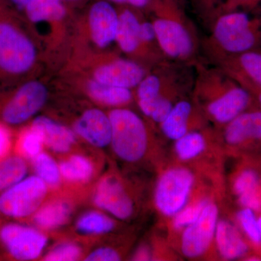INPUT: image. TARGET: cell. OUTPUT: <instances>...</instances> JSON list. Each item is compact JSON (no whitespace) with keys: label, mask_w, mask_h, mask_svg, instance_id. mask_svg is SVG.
<instances>
[{"label":"cell","mask_w":261,"mask_h":261,"mask_svg":"<svg viewBox=\"0 0 261 261\" xmlns=\"http://www.w3.org/2000/svg\"><path fill=\"white\" fill-rule=\"evenodd\" d=\"M0 0V81L9 83L32 69L37 49L31 38Z\"/></svg>","instance_id":"cell-1"},{"label":"cell","mask_w":261,"mask_h":261,"mask_svg":"<svg viewBox=\"0 0 261 261\" xmlns=\"http://www.w3.org/2000/svg\"><path fill=\"white\" fill-rule=\"evenodd\" d=\"M251 100V94L246 89L228 83L222 93L208 103L207 111L218 123L227 124L233 118L245 112Z\"/></svg>","instance_id":"cell-10"},{"label":"cell","mask_w":261,"mask_h":261,"mask_svg":"<svg viewBox=\"0 0 261 261\" xmlns=\"http://www.w3.org/2000/svg\"><path fill=\"white\" fill-rule=\"evenodd\" d=\"M210 202L207 199L194 202L192 205L185 206L177 214L173 216V226L176 230H181L190 226L198 219L204 207Z\"/></svg>","instance_id":"cell-31"},{"label":"cell","mask_w":261,"mask_h":261,"mask_svg":"<svg viewBox=\"0 0 261 261\" xmlns=\"http://www.w3.org/2000/svg\"><path fill=\"white\" fill-rule=\"evenodd\" d=\"M238 55L233 62V75L253 94L261 88V53L249 50Z\"/></svg>","instance_id":"cell-17"},{"label":"cell","mask_w":261,"mask_h":261,"mask_svg":"<svg viewBox=\"0 0 261 261\" xmlns=\"http://www.w3.org/2000/svg\"><path fill=\"white\" fill-rule=\"evenodd\" d=\"M109 2L118 3V4H128L135 8H145L150 3V0H108Z\"/></svg>","instance_id":"cell-41"},{"label":"cell","mask_w":261,"mask_h":261,"mask_svg":"<svg viewBox=\"0 0 261 261\" xmlns=\"http://www.w3.org/2000/svg\"><path fill=\"white\" fill-rule=\"evenodd\" d=\"M161 82L156 75L144 77L138 84L137 96L139 101H149L159 97L161 92Z\"/></svg>","instance_id":"cell-34"},{"label":"cell","mask_w":261,"mask_h":261,"mask_svg":"<svg viewBox=\"0 0 261 261\" xmlns=\"http://www.w3.org/2000/svg\"><path fill=\"white\" fill-rule=\"evenodd\" d=\"M238 202L243 207L257 212L261 210V188L239 196Z\"/></svg>","instance_id":"cell-36"},{"label":"cell","mask_w":261,"mask_h":261,"mask_svg":"<svg viewBox=\"0 0 261 261\" xmlns=\"http://www.w3.org/2000/svg\"><path fill=\"white\" fill-rule=\"evenodd\" d=\"M61 176L73 182L88 181L93 174V166L82 155H73L60 165Z\"/></svg>","instance_id":"cell-25"},{"label":"cell","mask_w":261,"mask_h":261,"mask_svg":"<svg viewBox=\"0 0 261 261\" xmlns=\"http://www.w3.org/2000/svg\"><path fill=\"white\" fill-rule=\"evenodd\" d=\"M44 145L42 135L34 126L25 130L19 140V150L28 159H34L42 152Z\"/></svg>","instance_id":"cell-30"},{"label":"cell","mask_w":261,"mask_h":261,"mask_svg":"<svg viewBox=\"0 0 261 261\" xmlns=\"http://www.w3.org/2000/svg\"><path fill=\"white\" fill-rule=\"evenodd\" d=\"M81 249L73 244H65L56 247L45 256L47 261H71L80 257Z\"/></svg>","instance_id":"cell-35"},{"label":"cell","mask_w":261,"mask_h":261,"mask_svg":"<svg viewBox=\"0 0 261 261\" xmlns=\"http://www.w3.org/2000/svg\"><path fill=\"white\" fill-rule=\"evenodd\" d=\"M121 260L119 254L110 247H102L89 254L87 261H116Z\"/></svg>","instance_id":"cell-38"},{"label":"cell","mask_w":261,"mask_h":261,"mask_svg":"<svg viewBox=\"0 0 261 261\" xmlns=\"http://www.w3.org/2000/svg\"><path fill=\"white\" fill-rule=\"evenodd\" d=\"M140 23L129 10H124L119 14L116 41L120 48L126 53L137 50L141 42Z\"/></svg>","instance_id":"cell-19"},{"label":"cell","mask_w":261,"mask_h":261,"mask_svg":"<svg viewBox=\"0 0 261 261\" xmlns=\"http://www.w3.org/2000/svg\"><path fill=\"white\" fill-rule=\"evenodd\" d=\"M246 260H250V261H252V260L257 261V260H261V258H260V257H259L257 256H251V257H249L248 259H246Z\"/></svg>","instance_id":"cell-46"},{"label":"cell","mask_w":261,"mask_h":261,"mask_svg":"<svg viewBox=\"0 0 261 261\" xmlns=\"http://www.w3.org/2000/svg\"><path fill=\"white\" fill-rule=\"evenodd\" d=\"M87 88L91 97L108 106H123L129 102L132 97L129 89L99 83L94 80L89 82Z\"/></svg>","instance_id":"cell-23"},{"label":"cell","mask_w":261,"mask_h":261,"mask_svg":"<svg viewBox=\"0 0 261 261\" xmlns=\"http://www.w3.org/2000/svg\"><path fill=\"white\" fill-rule=\"evenodd\" d=\"M47 192V184L39 176L23 178L0 196V211L10 217H27L37 212Z\"/></svg>","instance_id":"cell-5"},{"label":"cell","mask_w":261,"mask_h":261,"mask_svg":"<svg viewBox=\"0 0 261 261\" xmlns=\"http://www.w3.org/2000/svg\"><path fill=\"white\" fill-rule=\"evenodd\" d=\"M94 202L117 219H128L133 214V202L123 184L114 176L101 180L94 193Z\"/></svg>","instance_id":"cell-9"},{"label":"cell","mask_w":261,"mask_h":261,"mask_svg":"<svg viewBox=\"0 0 261 261\" xmlns=\"http://www.w3.org/2000/svg\"><path fill=\"white\" fill-rule=\"evenodd\" d=\"M219 1L220 0H200V3L204 8L210 9V8H214L215 5L219 3Z\"/></svg>","instance_id":"cell-44"},{"label":"cell","mask_w":261,"mask_h":261,"mask_svg":"<svg viewBox=\"0 0 261 261\" xmlns=\"http://www.w3.org/2000/svg\"><path fill=\"white\" fill-rule=\"evenodd\" d=\"M228 145L240 147L261 142V111L244 112L226 124L224 134Z\"/></svg>","instance_id":"cell-15"},{"label":"cell","mask_w":261,"mask_h":261,"mask_svg":"<svg viewBox=\"0 0 261 261\" xmlns=\"http://www.w3.org/2000/svg\"><path fill=\"white\" fill-rule=\"evenodd\" d=\"M261 5V0H226L222 5V10L226 12L236 11L239 9L252 10Z\"/></svg>","instance_id":"cell-37"},{"label":"cell","mask_w":261,"mask_h":261,"mask_svg":"<svg viewBox=\"0 0 261 261\" xmlns=\"http://www.w3.org/2000/svg\"><path fill=\"white\" fill-rule=\"evenodd\" d=\"M238 220L242 229L255 246H261V234L257 226L255 211L243 207L239 211Z\"/></svg>","instance_id":"cell-33"},{"label":"cell","mask_w":261,"mask_h":261,"mask_svg":"<svg viewBox=\"0 0 261 261\" xmlns=\"http://www.w3.org/2000/svg\"><path fill=\"white\" fill-rule=\"evenodd\" d=\"M257 226H258L259 231H260V233L261 234V215L259 216L257 219Z\"/></svg>","instance_id":"cell-47"},{"label":"cell","mask_w":261,"mask_h":261,"mask_svg":"<svg viewBox=\"0 0 261 261\" xmlns=\"http://www.w3.org/2000/svg\"><path fill=\"white\" fill-rule=\"evenodd\" d=\"M259 188H261L260 175L252 168L240 171L233 182V192L238 197Z\"/></svg>","instance_id":"cell-32"},{"label":"cell","mask_w":261,"mask_h":261,"mask_svg":"<svg viewBox=\"0 0 261 261\" xmlns=\"http://www.w3.org/2000/svg\"><path fill=\"white\" fill-rule=\"evenodd\" d=\"M139 106L144 114L159 123L167 118L173 107L169 99L161 95L151 100L140 101Z\"/></svg>","instance_id":"cell-29"},{"label":"cell","mask_w":261,"mask_h":261,"mask_svg":"<svg viewBox=\"0 0 261 261\" xmlns=\"http://www.w3.org/2000/svg\"><path fill=\"white\" fill-rule=\"evenodd\" d=\"M192 111V105L187 101H180L173 106L167 118L161 123L164 135L176 141L186 135Z\"/></svg>","instance_id":"cell-20"},{"label":"cell","mask_w":261,"mask_h":261,"mask_svg":"<svg viewBox=\"0 0 261 261\" xmlns=\"http://www.w3.org/2000/svg\"><path fill=\"white\" fill-rule=\"evenodd\" d=\"M254 94H255L257 99V102H258L259 106H260L261 111V88L257 89L256 92H254Z\"/></svg>","instance_id":"cell-45"},{"label":"cell","mask_w":261,"mask_h":261,"mask_svg":"<svg viewBox=\"0 0 261 261\" xmlns=\"http://www.w3.org/2000/svg\"><path fill=\"white\" fill-rule=\"evenodd\" d=\"M214 35L228 53L238 55L251 50L261 41V13L251 18L245 12H226L216 22Z\"/></svg>","instance_id":"cell-3"},{"label":"cell","mask_w":261,"mask_h":261,"mask_svg":"<svg viewBox=\"0 0 261 261\" xmlns=\"http://www.w3.org/2000/svg\"><path fill=\"white\" fill-rule=\"evenodd\" d=\"M23 10L29 20L35 23L57 21L65 15L61 0H29Z\"/></svg>","instance_id":"cell-21"},{"label":"cell","mask_w":261,"mask_h":261,"mask_svg":"<svg viewBox=\"0 0 261 261\" xmlns=\"http://www.w3.org/2000/svg\"><path fill=\"white\" fill-rule=\"evenodd\" d=\"M27 173L25 161L11 157L0 162V191H5L23 180Z\"/></svg>","instance_id":"cell-26"},{"label":"cell","mask_w":261,"mask_h":261,"mask_svg":"<svg viewBox=\"0 0 261 261\" xmlns=\"http://www.w3.org/2000/svg\"><path fill=\"white\" fill-rule=\"evenodd\" d=\"M119 14L111 3L99 1L89 10V23L91 37L99 47H108L116 41Z\"/></svg>","instance_id":"cell-12"},{"label":"cell","mask_w":261,"mask_h":261,"mask_svg":"<svg viewBox=\"0 0 261 261\" xmlns=\"http://www.w3.org/2000/svg\"><path fill=\"white\" fill-rule=\"evenodd\" d=\"M109 118L112 127L111 144L116 155L126 162L142 159L148 145L147 132L142 120L125 108L113 110Z\"/></svg>","instance_id":"cell-2"},{"label":"cell","mask_w":261,"mask_h":261,"mask_svg":"<svg viewBox=\"0 0 261 261\" xmlns=\"http://www.w3.org/2000/svg\"><path fill=\"white\" fill-rule=\"evenodd\" d=\"M206 148L204 136L199 132H187L175 141V153L180 161H189L200 156Z\"/></svg>","instance_id":"cell-24"},{"label":"cell","mask_w":261,"mask_h":261,"mask_svg":"<svg viewBox=\"0 0 261 261\" xmlns=\"http://www.w3.org/2000/svg\"><path fill=\"white\" fill-rule=\"evenodd\" d=\"M140 36L141 42H149L156 38L154 24L149 22L140 23Z\"/></svg>","instance_id":"cell-40"},{"label":"cell","mask_w":261,"mask_h":261,"mask_svg":"<svg viewBox=\"0 0 261 261\" xmlns=\"http://www.w3.org/2000/svg\"><path fill=\"white\" fill-rule=\"evenodd\" d=\"M75 132L91 145L98 147L111 144L112 127L109 116L98 109L84 112L75 124Z\"/></svg>","instance_id":"cell-14"},{"label":"cell","mask_w":261,"mask_h":261,"mask_svg":"<svg viewBox=\"0 0 261 261\" xmlns=\"http://www.w3.org/2000/svg\"><path fill=\"white\" fill-rule=\"evenodd\" d=\"M37 176L50 187H57L61 181V170L56 161L47 154H38L33 159Z\"/></svg>","instance_id":"cell-28"},{"label":"cell","mask_w":261,"mask_h":261,"mask_svg":"<svg viewBox=\"0 0 261 261\" xmlns=\"http://www.w3.org/2000/svg\"><path fill=\"white\" fill-rule=\"evenodd\" d=\"M219 214L216 204L209 202L198 219L184 228L181 250L185 257L197 258L207 251L215 238Z\"/></svg>","instance_id":"cell-7"},{"label":"cell","mask_w":261,"mask_h":261,"mask_svg":"<svg viewBox=\"0 0 261 261\" xmlns=\"http://www.w3.org/2000/svg\"><path fill=\"white\" fill-rule=\"evenodd\" d=\"M99 83L130 89L140 83L145 77L143 68L135 62L116 60L101 65L94 73Z\"/></svg>","instance_id":"cell-13"},{"label":"cell","mask_w":261,"mask_h":261,"mask_svg":"<svg viewBox=\"0 0 261 261\" xmlns=\"http://www.w3.org/2000/svg\"><path fill=\"white\" fill-rule=\"evenodd\" d=\"M216 246L225 260H235L245 256L248 245L234 225L226 220H219L215 233Z\"/></svg>","instance_id":"cell-16"},{"label":"cell","mask_w":261,"mask_h":261,"mask_svg":"<svg viewBox=\"0 0 261 261\" xmlns=\"http://www.w3.org/2000/svg\"><path fill=\"white\" fill-rule=\"evenodd\" d=\"M134 260H151L150 250L147 247H141L136 252Z\"/></svg>","instance_id":"cell-42"},{"label":"cell","mask_w":261,"mask_h":261,"mask_svg":"<svg viewBox=\"0 0 261 261\" xmlns=\"http://www.w3.org/2000/svg\"><path fill=\"white\" fill-rule=\"evenodd\" d=\"M32 126L39 130L44 144L55 152H68L74 143L75 136L71 130L47 117H38Z\"/></svg>","instance_id":"cell-18"},{"label":"cell","mask_w":261,"mask_h":261,"mask_svg":"<svg viewBox=\"0 0 261 261\" xmlns=\"http://www.w3.org/2000/svg\"><path fill=\"white\" fill-rule=\"evenodd\" d=\"M70 207L63 201H56L38 209L34 222L39 227L54 229L65 224L69 219Z\"/></svg>","instance_id":"cell-22"},{"label":"cell","mask_w":261,"mask_h":261,"mask_svg":"<svg viewBox=\"0 0 261 261\" xmlns=\"http://www.w3.org/2000/svg\"><path fill=\"white\" fill-rule=\"evenodd\" d=\"M195 184V176L188 168L174 167L160 176L154 190V204L159 212L173 217L187 205Z\"/></svg>","instance_id":"cell-4"},{"label":"cell","mask_w":261,"mask_h":261,"mask_svg":"<svg viewBox=\"0 0 261 261\" xmlns=\"http://www.w3.org/2000/svg\"><path fill=\"white\" fill-rule=\"evenodd\" d=\"M9 1L18 10H23L29 0H9Z\"/></svg>","instance_id":"cell-43"},{"label":"cell","mask_w":261,"mask_h":261,"mask_svg":"<svg viewBox=\"0 0 261 261\" xmlns=\"http://www.w3.org/2000/svg\"><path fill=\"white\" fill-rule=\"evenodd\" d=\"M11 146V135L8 127L0 123V161L8 154Z\"/></svg>","instance_id":"cell-39"},{"label":"cell","mask_w":261,"mask_h":261,"mask_svg":"<svg viewBox=\"0 0 261 261\" xmlns=\"http://www.w3.org/2000/svg\"><path fill=\"white\" fill-rule=\"evenodd\" d=\"M156 39L167 56L174 58H186L192 53V41L186 29L177 20L159 18L154 22Z\"/></svg>","instance_id":"cell-11"},{"label":"cell","mask_w":261,"mask_h":261,"mask_svg":"<svg viewBox=\"0 0 261 261\" xmlns=\"http://www.w3.org/2000/svg\"><path fill=\"white\" fill-rule=\"evenodd\" d=\"M0 238L10 255L21 260L37 258L47 242L38 230L15 224L5 225L0 231Z\"/></svg>","instance_id":"cell-8"},{"label":"cell","mask_w":261,"mask_h":261,"mask_svg":"<svg viewBox=\"0 0 261 261\" xmlns=\"http://www.w3.org/2000/svg\"><path fill=\"white\" fill-rule=\"evenodd\" d=\"M47 98V89L37 81H29L15 90L2 109L3 121L8 124L18 125L37 113Z\"/></svg>","instance_id":"cell-6"},{"label":"cell","mask_w":261,"mask_h":261,"mask_svg":"<svg viewBox=\"0 0 261 261\" xmlns=\"http://www.w3.org/2000/svg\"><path fill=\"white\" fill-rule=\"evenodd\" d=\"M113 220L98 212L84 214L77 222V229L80 232L89 234H100L112 231L114 228Z\"/></svg>","instance_id":"cell-27"}]
</instances>
